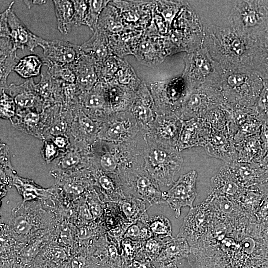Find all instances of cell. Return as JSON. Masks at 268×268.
<instances>
[{"mask_svg": "<svg viewBox=\"0 0 268 268\" xmlns=\"http://www.w3.org/2000/svg\"><path fill=\"white\" fill-rule=\"evenodd\" d=\"M202 27V45L224 71L252 69L253 40L239 34L228 21Z\"/></svg>", "mask_w": 268, "mask_h": 268, "instance_id": "cell-1", "label": "cell"}, {"mask_svg": "<svg viewBox=\"0 0 268 268\" xmlns=\"http://www.w3.org/2000/svg\"><path fill=\"white\" fill-rule=\"evenodd\" d=\"M141 156L145 169L159 186L169 187L173 184L174 177L183 162L177 148L157 143L144 135Z\"/></svg>", "mask_w": 268, "mask_h": 268, "instance_id": "cell-2", "label": "cell"}, {"mask_svg": "<svg viewBox=\"0 0 268 268\" xmlns=\"http://www.w3.org/2000/svg\"><path fill=\"white\" fill-rule=\"evenodd\" d=\"M263 82L264 79L250 69L224 71L220 89L225 103L238 107H250L255 104Z\"/></svg>", "mask_w": 268, "mask_h": 268, "instance_id": "cell-3", "label": "cell"}, {"mask_svg": "<svg viewBox=\"0 0 268 268\" xmlns=\"http://www.w3.org/2000/svg\"><path fill=\"white\" fill-rule=\"evenodd\" d=\"M183 60L184 68L181 76L186 81L189 91L202 85L220 88L224 70L202 45L198 50L187 53Z\"/></svg>", "mask_w": 268, "mask_h": 268, "instance_id": "cell-4", "label": "cell"}, {"mask_svg": "<svg viewBox=\"0 0 268 268\" xmlns=\"http://www.w3.org/2000/svg\"><path fill=\"white\" fill-rule=\"evenodd\" d=\"M229 18L232 27L249 39L268 30V11L263 0H230Z\"/></svg>", "mask_w": 268, "mask_h": 268, "instance_id": "cell-5", "label": "cell"}, {"mask_svg": "<svg viewBox=\"0 0 268 268\" xmlns=\"http://www.w3.org/2000/svg\"><path fill=\"white\" fill-rule=\"evenodd\" d=\"M125 196L136 197L150 206L166 203L158 183L149 174L141 160L119 175Z\"/></svg>", "mask_w": 268, "mask_h": 268, "instance_id": "cell-6", "label": "cell"}, {"mask_svg": "<svg viewBox=\"0 0 268 268\" xmlns=\"http://www.w3.org/2000/svg\"><path fill=\"white\" fill-rule=\"evenodd\" d=\"M158 114L178 116L189 88L182 76L152 83L148 86Z\"/></svg>", "mask_w": 268, "mask_h": 268, "instance_id": "cell-7", "label": "cell"}, {"mask_svg": "<svg viewBox=\"0 0 268 268\" xmlns=\"http://www.w3.org/2000/svg\"><path fill=\"white\" fill-rule=\"evenodd\" d=\"M224 103L225 99L219 87L202 85L189 91L178 117L182 121L203 118Z\"/></svg>", "mask_w": 268, "mask_h": 268, "instance_id": "cell-8", "label": "cell"}, {"mask_svg": "<svg viewBox=\"0 0 268 268\" xmlns=\"http://www.w3.org/2000/svg\"><path fill=\"white\" fill-rule=\"evenodd\" d=\"M141 129L129 111L112 113L101 125L98 134L102 141L116 144H127L138 137Z\"/></svg>", "mask_w": 268, "mask_h": 268, "instance_id": "cell-9", "label": "cell"}, {"mask_svg": "<svg viewBox=\"0 0 268 268\" xmlns=\"http://www.w3.org/2000/svg\"><path fill=\"white\" fill-rule=\"evenodd\" d=\"M197 173L192 170L182 175L172 185L168 191L163 192V195L167 203L174 212L178 218L181 208L188 206L191 208L197 195L196 180Z\"/></svg>", "mask_w": 268, "mask_h": 268, "instance_id": "cell-10", "label": "cell"}, {"mask_svg": "<svg viewBox=\"0 0 268 268\" xmlns=\"http://www.w3.org/2000/svg\"><path fill=\"white\" fill-rule=\"evenodd\" d=\"M39 46L43 49V61L47 67L54 65L71 67L83 52L80 45L62 40L41 41Z\"/></svg>", "mask_w": 268, "mask_h": 268, "instance_id": "cell-11", "label": "cell"}, {"mask_svg": "<svg viewBox=\"0 0 268 268\" xmlns=\"http://www.w3.org/2000/svg\"><path fill=\"white\" fill-rule=\"evenodd\" d=\"M182 124V120L175 114H158L144 134L157 143L177 148Z\"/></svg>", "mask_w": 268, "mask_h": 268, "instance_id": "cell-12", "label": "cell"}, {"mask_svg": "<svg viewBox=\"0 0 268 268\" xmlns=\"http://www.w3.org/2000/svg\"><path fill=\"white\" fill-rule=\"evenodd\" d=\"M209 214L210 208L205 201L190 208L177 237L184 238L190 247L193 245L205 232L209 223Z\"/></svg>", "mask_w": 268, "mask_h": 268, "instance_id": "cell-13", "label": "cell"}, {"mask_svg": "<svg viewBox=\"0 0 268 268\" xmlns=\"http://www.w3.org/2000/svg\"><path fill=\"white\" fill-rule=\"evenodd\" d=\"M211 128L203 118L182 121L177 148L182 151L192 147H204L209 139Z\"/></svg>", "mask_w": 268, "mask_h": 268, "instance_id": "cell-14", "label": "cell"}, {"mask_svg": "<svg viewBox=\"0 0 268 268\" xmlns=\"http://www.w3.org/2000/svg\"><path fill=\"white\" fill-rule=\"evenodd\" d=\"M79 102L87 115L96 121H104L112 113L108 102L106 83L98 81L91 90L83 92Z\"/></svg>", "mask_w": 268, "mask_h": 268, "instance_id": "cell-15", "label": "cell"}, {"mask_svg": "<svg viewBox=\"0 0 268 268\" xmlns=\"http://www.w3.org/2000/svg\"><path fill=\"white\" fill-rule=\"evenodd\" d=\"M129 111L144 134L158 115L148 86L144 80L136 91Z\"/></svg>", "mask_w": 268, "mask_h": 268, "instance_id": "cell-16", "label": "cell"}, {"mask_svg": "<svg viewBox=\"0 0 268 268\" xmlns=\"http://www.w3.org/2000/svg\"><path fill=\"white\" fill-rule=\"evenodd\" d=\"M204 148L209 156L226 163L237 161L234 135L229 129L211 128L209 139Z\"/></svg>", "mask_w": 268, "mask_h": 268, "instance_id": "cell-17", "label": "cell"}, {"mask_svg": "<svg viewBox=\"0 0 268 268\" xmlns=\"http://www.w3.org/2000/svg\"><path fill=\"white\" fill-rule=\"evenodd\" d=\"M134 55L141 64L154 67L161 64L168 56L164 37L143 34Z\"/></svg>", "mask_w": 268, "mask_h": 268, "instance_id": "cell-18", "label": "cell"}, {"mask_svg": "<svg viewBox=\"0 0 268 268\" xmlns=\"http://www.w3.org/2000/svg\"><path fill=\"white\" fill-rule=\"evenodd\" d=\"M14 3L12 2L6 9L9 37L16 50H23L26 47L33 52L39 46L42 38L31 32L17 16L12 8Z\"/></svg>", "mask_w": 268, "mask_h": 268, "instance_id": "cell-19", "label": "cell"}, {"mask_svg": "<svg viewBox=\"0 0 268 268\" xmlns=\"http://www.w3.org/2000/svg\"><path fill=\"white\" fill-rule=\"evenodd\" d=\"M226 164L239 184L245 188L268 181V171L260 163L236 161Z\"/></svg>", "mask_w": 268, "mask_h": 268, "instance_id": "cell-20", "label": "cell"}, {"mask_svg": "<svg viewBox=\"0 0 268 268\" xmlns=\"http://www.w3.org/2000/svg\"><path fill=\"white\" fill-rule=\"evenodd\" d=\"M210 191L234 199L238 198L247 188L242 187L225 163L210 179Z\"/></svg>", "mask_w": 268, "mask_h": 268, "instance_id": "cell-21", "label": "cell"}, {"mask_svg": "<svg viewBox=\"0 0 268 268\" xmlns=\"http://www.w3.org/2000/svg\"><path fill=\"white\" fill-rule=\"evenodd\" d=\"M190 251V246L184 238H167L161 252L152 263L157 268H161L169 263L187 258Z\"/></svg>", "mask_w": 268, "mask_h": 268, "instance_id": "cell-22", "label": "cell"}, {"mask_svg": "<svg viewBox=\"0 0 268 268\" xmlns=\"http://www.w3.org/2000/svg\"><path fill=\"white\" fill-rule=\"evenodd\" d=\"M143 34L142 31L126 29L117 34L108 36L111 52L121 58L128 54L134 55Z\"/></svg>", "mask_w": 268, "mask_h": 268, "instance_id": "cell-23", "label": "cell"}, {"mask_svg": "<svg viewBox=\"0 0 268 268\" xmlns=\"http://www.w3.org/2000/svg\"><path fill=\"white\" fill-rule=\"evenodd\" d=\"M71 68L76 75V84L82 92L89 91L98 82L94 61L83 53Z\"/></svg>", "mask_w": 268, "mask_h": 268, "instance_id": "cell-24", "label": "cell"}, {"mask_svg": "<svg viewBox=\"0 0 268 268\" xmlns=\"http://www.w3.org/2000/svg\"><path fill=\"white\" fill-rule=\"evenodd\" d=\"M82 52L95 62V65L104 62L112 55L109 45L108 37L106 33L97 29L88 40L80 45Z\"/></svg>", "mask_w": 268, "mask_h": 268, "instance_id": "cell-25", "label": "cell"}, {"mask_svg": "<svg viewBox=\"0 0 268 268\" xmlns=\"http://www.w3.org/2000/svg\"><path fill=\"white\" fill-rule=\"evenodd\" d=\"M35 83L33 78L28 79L20 85L11 83L8 87L9 94L21 109H30L39 107L42 100L35 90Z\"/></svg>", "mask_w": 268, "mask_h": 268, "instance_id": "cell-26", "label": "cell"}, {"mask_svg": "<svg viewBox=\"0 0 268 268\" xmlns=\"http://www.w3.org/2000/svg\"><path fill=\"white\" fill-rule=\"evenodd\" d=\"M119 245L120 243L109 235L102 240L95 255L93 256L96 265L122 268V261Z\"/></svg>", "mask_w": 268, "mask_h": 268, "instance_id": "cell-27", "label": "cell"}, {"mask_svg": "<svg viewBox=\"0 0 268 268\" xmlns=\"http://www.w3.org/2000/svg\"><path fill=\"white\" fill-rule=\"evenodd\" d=\"M9 37L0 39V81L1 91L5 90L8 77L20 60Z\"/></svg>", "mask_w": 268, "mask_h": 268, "instance_id": "cell-28", "label": "cell"}, {"mask_svg": "<svg viewBox=\"0 0 268 268\" xmlns=\"http://www.w3.org/2000/svg\"><path fill=\"white\" fill-rule=\"evenodd\" d=\"M252 69L263 79L268 75V30L259 35L252 47Z\"/></svg>", "mask_w": 268, "mask_h": 268, "instance_id": "cell-29", "label": "cell"}, {"mask_svg": "<svg viewBox=\"0 0 268 268\" xmlns=\"http://www.w3.org/2000/svg\"><path fill=\"white\" fill-rule=\"evenodd\" d=\"M109 106L112 113L129 111L135 92L117 84L106 83Z\"/></svg>", "mask_w": 268, "mask_h": 268, "instance_id": "cell-30", "label": "cell"}, {"mask_svg": "<svg viewBox=\"0 0 268 268\" xmlns=\"http://www.w3.org/2000/svg\"><path fill=\"white\" fill-rule=\"evenodd\" d=\"M95 177L97 185L110 202L117 203L126 198L118 175L101 170L96 172Z\"/></svg>", "mask_w": 268, "mask_h": 268, "instance_id": "cell-31", "label": "cell"}, {"mask_svg": "<svg viewBox=\"0 0 268 268\" xmlns=\"http://www.w3.org/2000/svg\"><path fill=\"white\" fill-rule=\"evenodd\" d=\"M237 161L260 163L263 158L259 134L247 137L235 143Z\"/></svg>", "mask_w": 268, "mask_h": 268, "instance_id": "cell-32", "label": "cell"}, {"mask_svg": "<svg viewBox=\"0 0 268 268\" xmlns=\"http://www.w3.org/2000/svg\"><path fill=\"white\" fill-rule=\"evenodd\" d=\"M97 29L109 36L120 33L126 28L118 10L109 3L100 16Z\"/></svg>", "mask_w": 268, "mask_h": 268, "instance_id": "cell-33", "label": "cell"}, {"mask_svg": "<svg viewBox=\"0 0 268 268\" xmlns=\"http://www.w3.org/2000/svg\"><path fill=\"white\" fill-rule=\"evenodd\" d=\"M55 16L57 19V28L64 35L69 33L73 26L74 5L72 0H52Z\"/></svg>", "mask_w": 268, "mask_h": 268, "instance_id": "cell-34", "label": "cell"}, {"mask_svg": "<svg viewBox=\"0 0 268 268\" xmlns=\"http://www.w3.org/2000/svg\"><path fill=\"white\" fill-rule=\"evenodd\" d=\"M141 82L130 64L121 58L119 69L112 80L108 83L122 86L136 92Z\"/></svg>", "mask_w": 268, "mask_h": 268, "instance_id": "cell-35", "label": "cell"}, {"mask_svg": "<svg viewBox=\"0 0 268 268\" xmlns=\"http://www.w3.org/2000/svg\"><path fill=\"white\" fill-rule=\"evenodd\" d=\"M117 203L124 217L131 224L138 220L148 209L146 201L136 197H127Z\"/></svg>", "mask_w": 268, "mask_h": 268, "instance_id": "cell-36", "label": "cell"}, {"mask_svg": "<svg viewBox=\"0 0 268 268\" xmlns=\"http://www.w3.org/2000/svg\"><path fill=\"white\" fill-rule=\"evenodd\" d=\"M43 65V59L39 56L28 55L20 59L14 71L21 77L29 79L41 74Z\"/></svg>", "mask_w": 268, "mask_h": 268, "instance_id": "cell-37", "label": "cell"}, {"mask_svg": "<svg viewBox=\"0 0 268 268\" xmlns=\"http://www.w3.org/2000/svg\"><path fill=\"white\" fill-rule=\"evenodd\" d=\"M149 217L146 213L138 220L132 224L126 231L123 238L139 242H144L153 238L148 225Z\"/></svg>", "mask_w": 268, "mask_h": 268, "instance_id": "cell-38", "label": "cell"}, {"mask_svg": "<svg viewBox=\"0 0 268 268\" xmlns=\"http://www.w3.org/2000/svg\"><path fill=\"white\" fill-rule=\"evenodd\" d=\"M187 1H156L153 9L171 27L181 9L187 3Z\"/></svg>", "mask_w": 268, "mask_h": 268, "instance_id": "cell-39", "label": "cell"}, {"mask_svg": "<svg viewBox=\"0 0 268 268\" xmlns=\"http://www.w3.org/2000/svg\"><path fill=\"white\" fill-rule=\"evenodd\" d=\"M262 124L263 122L257 117L253 109L252 113L238 127L234 136V143H238L247 137L258 134Z\"/></svg>", "mask_w": 268, "mask_h": 268, "instance_id": "cell-40", "label": "cell"}, {"mask_svg": "<svg viewBox=\"0 0 268 268\" xmlns=\"http://www.w3.org/2000/svg\"><path fill=\"white\" fill-rule=\"evenodd\" d=\"M120 58L112 54L102 63L95 65L98 81L107 83L112 80L119 69Z\"/></svg>", "mask_w": 268, "mask_h": 268, "instance_id": "cell-41", "label": "cell"}, {"mask_svg": "<svg viewBox=\"0 0 268 268\" xmlns=\"http://www.w3.org/2000/svg\"><path fill=\"white\" fill-rule=\"evenodd\" d=\"M148 225L153 237L161 239L173 237L171 222L163 215H157L149 217Z\"/></svg>", "mask_w": 268, "mask_h": 268, "instance_id": "cell-42", "label": "cell"}, {"mask_svg": "<svg viewBox=\"0 0 268 268\" xmlns=\"http://www.w3.org/2000/svg\"><path fill=\"white\" fill-rule=\"evenodd\" d=\"M110 2L111 0H88V10L82 25L87 26L94 32L97 29L102 12Z\"/></svg>", "mask_w": 268, "mask_h": 268, "instance_id": "cell-43", "label": "cell"}, {"mask_svg": "<svg viewBox=\"0 0 268 268\" xmlns=\"http://www.w3.org/2000/svg\"><path fill=\"white\" fill-rule=\"evenodd\" d=\"M143 242L125 238L121 240L119 249L122 261V268L136 259L141 251Z\"/></svg>", "mask_w": 268, "mask_h": 268, "instance_id": "cell-44", "label": "cell"}, {"mask_svg": "<svg viewBox=\"0 0 268 268\" xmlns=\"http://www.w3.org/2000/svg\"><path fill=\"white\" fill-rule=\"evenodd\" d=\"M165 239L153 237L143 242L141 251L136 259L153 262L161 252Z\"/></svg>", "mask_w": 268, "mask_h": 268, "instance_id": "cell-45", "label": "cell"}, {"mask_svg": "<svg viewBox=\"0 0 268 268\" xmlns=\"http://www.w3.org/2000/svg\"><path fill=\"white\" fill-rule=\"evenodd\" d=\"M257 117L263 122L268 124V81L264 80L261 93L252 106Z\"/></svg>", "mask_w": 268, "mask_h": 268, "instance_id": "cell-46", "label": "cell"}, {"mask_svg": "<svg viewBox=\"0 0 268 268\" xmlns=\"http://www.w3.org/2000/svg\"><path fill=\"white\" fill-rule=\"evenodd\" d=\"M41 79L39 82L35 83V90L41 100L50 101L53 99L54 91V79L52 78L48 71L45 73H41Z\"/></svg>", "mask_w": 268, "mask_h": 268, "instance_id": "cell-47", "label": "cell"}, {"mask_svg": "<svg viewBox=\"0 0 268 268\" xmlns=\"http://www.w3.org/2000/svg\"><path fill=\"white\" fill-rule=\"evenodd\" d=\"M47 67V71L53 79L67 83H76V75L71 67L54 65H50Z\"/></svg>", "mask_w": 268, "mask_h": 268, "instance_id": "cell-48", "label": "cell"}, {"mask_svg": "<svg viewBox=\"0 0 268 268\" xmlns=\"http://www.w3.org/2000/svg\"><path fill=\"white\" fill-rule=\"evenodd\" d=\"M79 119L81 129L89 139L93 140L96 135L98 136L100 126L96 121L82 111L79 112Z\"/></svg>", "mask_w": 268, "mask_h": 268, "instance_id": "cell-49", "label": "cell"}, {"mask_svg": "<svg viewBox=\"0 0 268 268\" xmlns=\"http://www.w3.org/2000/svg\"><path fill=\"white\" fill-rule=\"evenodd\" d=\"M74 5L73 25L79 26L83 22L87 14L88 0H72Z\"/></svg>", "mask_w": 268, "mask_h": 268, "instance_id": "cell-50", "label": "cell"}, {"mask_svg": "<svg viewBox=\"0 0 268 268\" xmlns=\"http://www.w3.org/2000/svg\"><path fill=\"white\" fill-rule=\"evenodd\" d=\"M1 115L10 117L14 114L16 104L13 98L5 93V90L1 91Z\"/></svg>", "mask_w": 268, "mask_h": 268, "instance_id": "cell-51", "label": "cell"}, {"mask_svg": "<svg viewBox=\"0 0 268 268\" xmlns=\"http://www.w3.org/2000/svg\"><path fill=\"white\" fill-rule=\"evenodd\" d=\"M14 231L20 235L28 234L32 228V225L26 217L23 215L15 216L12 221Z\"/></svg>", "mask_w": 268, "mask_h": 268, "instance_id": "cell-52", "label": "cell"}, {"mask_svg": "<svg viewBox=\"0 0 268 268\" xmlns=\"http://www.w3.org/2000/svg\"><path fill=\"white\" fill-rule=\"evenodd\" d=\"M259 135L262 149L263 158L268 151V124L263 123Z\"/></svg>", "mask_w": 268, "mask_h": 268, "instance_id": "cell-53", "label": "cell"}, {"mask_svg": "<svg viewBox=\"0 0 268 268\" xmlns=\"http://www.w3.org/2000/svg\"><path fill=\"white\" fill-rule=\"evenodd\" d=\"M123 268H157L152 261L134 259Z\"/></svg>", "mask_w": 268, "mask_h": 268, "instance_id": "cell-54", "label": "cell"}, {"mask_svg": "<svg viewBox=\"0 0 268 268\" xmlns=\"http://www.w3.org/2000/svg\"><path fill=\"white\" fill-rule=\"evenodd\" d=\"M79 162V156L75 153H69L66 155L61 162L62 166L64 168L73 166Z\"/></svg>", "mask_w": 268, "mask_h": 268, "instance_id": "cell-55", "label": "cell"}, {"mask_svg": "<svg viewBox=\"0 0 268 268\" xmlns=\"http://www.w3.org/2000/svg\"><path fill=\"white\" fill-rule=\"evenodd\" d=\"M66 129V125L63 122H60L54 125L50 130V133L54 135H59L63 133Z\"/></svg>", "mask_w": 268, "mask_h": 268, "instance_id": "cell-56", "label": "cell"}, {"mask_svg": "<svg viewBox=\"0 0 268 268\" xmlns=\"http://www.w3.org/2000/svg\"><path fill=\"white\" fill-rule=\"evenodd\" d=\"M40 119L39 114L33 111H29L26 112L24 119L26 121L31 123H37Z\"/></svg>", "mask_w": 268, "mask_h": 268, "instance_id": "cell-57", "label": "cell"}, {"mask_svg": "<svg viewBox=\"0 0 268 268\" xmlns=\"http://www.w3.org/2000/svg\"><path fill=\"white\" fill-rule=\"evenodd\" d=\"M28 9H30L33 5H41L46 3V0H24L23 1Z\"/></svg>", "mask_w": 268, "mask_h": 268, "instance_id": "cell-58", "label": "cell"}, {"mask_svg": "<svg viewBox=\"0 0 268 268\" xmlns=\"http://www.w3.org/2000/svg\"><path fill=\"white\" fill-rule=\"evenodd\" d=\"M69 192L76 193H80L83 191V188L81 186L75 185H69L67 188Z\"/></svg>", "mask_w": 268, "mask_h": 268, "instance_id": "cell-59", "label": "cell"}, {"mask_svg": "<svg viewBox=\"0 0 268 268\" xmlns=\"http://www.w3.org/2000/svg\"><path fill=\"white\" fill-rule=\"evenodd\" d=\"M45 156L47 158H50L55 153L54 147L52 144H47L45 147Z\"/></svg>", "mask_w": 268, "mask_h": 268, "instance_id": "cell-60", "label": "cell"}, {"mask_svg": "<svg viewBox=\"0 0 268 268\" xmlns=\"http://www.w3.org/2000/svg\"><path fill=\"white\" fill-rule=\"evenodd\" d=\"M65 141H66L64 138L61 136H58L55 138L54 143L57 146L60 148H62L65 145Z\"/></svg>", "mask_w": 268, "mask_h": 268, "instance_id": "cell-61", "label": "cell"}, {"mask_svg": "<svg viewBox=\"0 0 268 268\" xmlns=\"http://www.w3.org/2000/svg\"><path fill=\"white\" fill-rule=\"evenodd\" d=\"M260 164L268 171V151L260 162Z\"/></svg>", "mask_w": 268, "mask_h": 268, "instance_id": "cell-62", "label": "cell"}, {"mask_svg": "<svg viewBox=\"0 0 268 268\" xmlns=\"http://www.w3.org/2000/svg\"><path fill=\"white\" fill-rule=\"evenodd\" d=\"M161 268H178L176 265V262H172L167 265H164Z\"/></svg>", "mask_w": 268, "mask_h": 268, "instance_id": "cell-63", "label": "cell"}, {"mask_svg": "<svg viewBox=\"0 0 268 268\" xmlns=\"http://www.w3.org/2000/svg\"><path fill=\"white\" fill-rule=\"evenodd\" d=\"M264 80H266L268 81V75L267 76L266 78Z\"/></svg>", "mask_w": 268, "mask_h": 268, "instance_id": "cell-64", "label": "cell"}]
</instances>
